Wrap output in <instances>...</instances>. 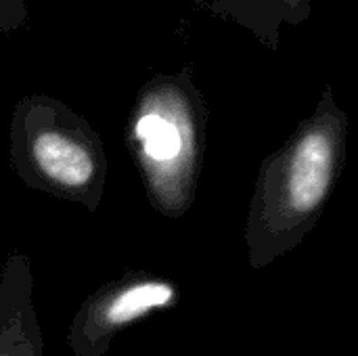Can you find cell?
Listing matches in <instances>:
<instances>
[{
	"mask_svg": "<svg viewBox=\"0 0 358 356\" xmlns=\"http://www.w3.org/2000/svg\"><path fill=\"white\" fill-rule=\"evenodd\" d=\"M346 147L348 115L325 86L313 113L260 164L243 229L254 271L294 252L313 233L342 176Z\"/></svg>",
	"mask_w": 358,
	"mask_h": 356,
	"instance_id": "obj_1",
	"label": "cell"
},
{
	"mask_svg": "<svg viewBox=\"0 0 358 356\" xmlns=\"http://www.w3.org/2000/svg\"><path fill=\"white\" fill-rule=\"evenodd\" d=\"M124 141L151 208L168 220L182 218L197 199L208 147V105L191 65L138 88Z\"/></svg>",
	"mask_w": 358,
	"mask_h": 356,
	"instance_id": "obj_2",
	"label": "cell"
},
{
	"mask_svg": "<svg viewBox=\"0 0 358 356\" xmlns=\"http://www.w3.org/2000/svg\"><path fill=\"white\" fill-rule=\"evenodd\" d=\"M8 162L34 191L96 212L107 187L101 134L63 101L27 94L13 107Z\"/></svg>",
	"mask_w": 358,
	"mask_h": 356,
	"instance_id": "obj_3",
	"label": "cell"
},
{
	"mask_svg": "<svg viewBox=\"0 0 358 356\" xmlns=\"http://www.w3.org/2000/svg\"><path fill=\"white\" fill-rule=\"evenodd\" d=\"M180 287L172 279L130 271L94 290L73 315L65 342L73 356H105L113 340L145 317L174 308Z\"/></svg>",
	"mask_w": 358,
	"mask_h": 356,
	"instance_id": "obj_4",
	"label": "cell"
},
{
	"mask_svg": "<svg viewBox=\"0 0 358 356\" xmlns=\"http://www.w3.org/2000/svg\"><path fill=\"white\" fill-rule=\"evenodd\" d=\"M0 356H44L29 256L13 252L0 271Z\"/></svg>",
	"mask_w": 358,
	"mask_h": 356,
	"instance_id": "obj_5",
	"label": "cell"
},
{
	"mask_svg": "<svg viewBox=\"0 0 358 356\" xmlns=\"http://www.w3.org/2000/svg\"><path fill=\"white\" fill-rule=\"evenodd\" d=\"M212 17L248 29L268 50H279L285 25L279 0H187Z\"/></svg>",
	"mask_w": 358,
	"mask_h": 356,
	"instance_id": "obj_6",
	"label": "cell"
},
{
	"mask_svg": "<svg viewBox=\"0 0 358 356\" xmlns=\"http://www.w3.org/2000/svg\"><path fill=\"white\" fill-rule=\"evenodd\" d=\"M29 6L25 0H0V34L19 31L27 25Z\"/></svg>",
	"mask_w": 358,
	"mask_h": 356,
	"instance_id": "obj_7",
	"label": "cell"
},
{
	"mask_svg": "<svg viewBox=\"0 0 358 356\" xmlns=\"http://www.w3.org/2000/svg\"><path fill=\"white\" fill-rule=\"evenodd\" d=\"M279 6H281L283 21L294 27H300L302 23H306L313 10L310 0H279Z\"/></svg>",
	"mask_w": 358,
	"mask_h": 356,
	"instance_id": "obj_8",
	"label": "cell"
}]
</instances>
